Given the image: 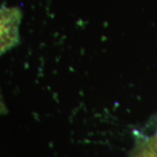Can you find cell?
I'll return each instance as SVG.
<instances>
[{"label": "cell", "mask_w": 157, "mask_h": 157, "mask_svg": "<svg viewBox=\"0 0 157 157\" xmlns=\"http://www.w3.org/2000/svg\"><path fill=\"white\" fill-rule=\"evenodd\" d=\"M21 11L16 7L0 8V55L19 42Z\"/></svg>", "instance_id": "6da1fadb"}, {"label": "cell", "mask_w": 157, "mask_h": 157, "mask_svg": "<svg viewBox=\"0 0 157 157\" xmlns=\"http://www.w3.org/2000/svg\"><path fill=\"white\" fill-rule=\"evenodd\" d=\"M6 112V107L5 106V103L3 101V99H2V96L0 94V114L1 113H5Z\"/></svg>", "instance_id": "7a4b0ae2"}]
</instances>
